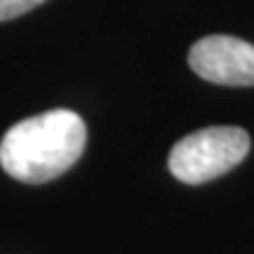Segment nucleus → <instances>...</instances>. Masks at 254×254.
Here are the masks:
<instances>
[{"label": "nucleus", "instance_id": "7ed1b4c3", "mask_svg": "<svg viewBox=\"0 0 254 254\" xmlns=\"http://www.w3.org/2000/svg\"><path fill=\"white\" fill-rule=\"evenodd\" d=\"M189 66L214 85L252 87L254 45L233 36H205L189 50Z\"/></svg>", "mask_w": 254, "mask_h": 254}, {"label": "nucleus", "instance_id": "f03ea898", "mask_svg": "<svg viewBox=\"0 0 254 254\" xmlns=\"http://www.w3.org/2000/svg\"><path fill=\"white\" fill-rule=\"evenodd\" d=\"M250 153L243 127H205L179 139L170 151V172L184 184H205L231 172Z\"/></svg>", "mask_w": 254, "mask_h": 254}, {"label": "nucleus", "instance_id": "20e7f679", "mask_svg": "<svg viewBox=\"0 0 254 254\" xmlns=\"http://www.w3.org/2000/svg\"><path fill=\"white\" fill-rule=\"evenodd\" d=\"M45 0H0V21L7 19H17L21 14H26L28 9L43 5Z\"/></svg>", "mask_w": 254, "mask_h": 254}, {"label": "nucleus", "instance_id": "f257e3e1", "mask_svg": "<svg viewBox=\"0 0 254 254\" xmlns=\"http://www.w3.org/2000/svg\"><path fill=\"white\" fill-rule=\"evenodd\" d=\"M87 127L73 111L55 109L12 125L0 141L2 170L24 184L62 177L85 151Z\"/></svg>", "mask_w": 254, "mask_h": 254}]
</instances>
